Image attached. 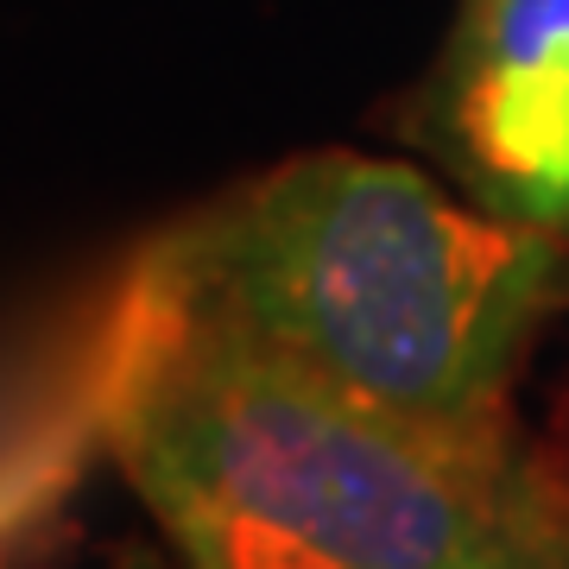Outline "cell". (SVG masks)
I'll return each instance as SVG.
<instances>
[{
    "mask_svg": "<svg viewBox=\"0 0 569 569\" xmlns=\"http://www.w3.org/2000/svg\"><path fill=\"white\" fill-rule=\"evenodd\" d=\"M102 437L171 545L247 569H569V468L500 425H425L323 387L133 284Z\"/></svg>",
    "mask_w": 569,
    "mask_h": 569,
    "instance_id": "cell-1",
    "label": "cell"
},
{
    "mask_svg": "<svg viewBox=\"0 0 569 569\" xmlns=\"http://www.w3.org/2000/svg\"><path fill=\"white\" fill-rule=\"evenodd\" d=\"M323 387L425 425H500L569 291V234L406 159L305 152L171 228L140 266Z\"/></svg>",
    "mask_w": 569,
    "mask_h": 569,
    "instance_id": "cell-2",
    "label": "cell"
},
{
    "mask_svg": "<svg viewBox=\"0 0 569 569\" xmlns=\"http://www.w3.org/2000/svg\"><path fill=\"white\" fill-rule=\"evenodd\" d=\"M425 127L475 203L569 234V0H462Z\"/></svg>",
    "mask_w": 569,
    "mask_h": 569,
    "instance_id": "cell-3",
    "label": "cell"
},
{
    "mask_svg": "<svg viewBox=\"0 0 569 569\" xmlns=\"http://www.w3.org/2000/svg\"><path fill=\"white\" fill-rule=\"evenodd\" d=\"M178 550H183L190 569H247V563H234V557H222V550H209V545H178Z\"/></svg>",
    "mask_w": 569,
    "mask_h": 569,
    "instance_id": "cell-4",
    "label": "cell"
}]
</instances>
